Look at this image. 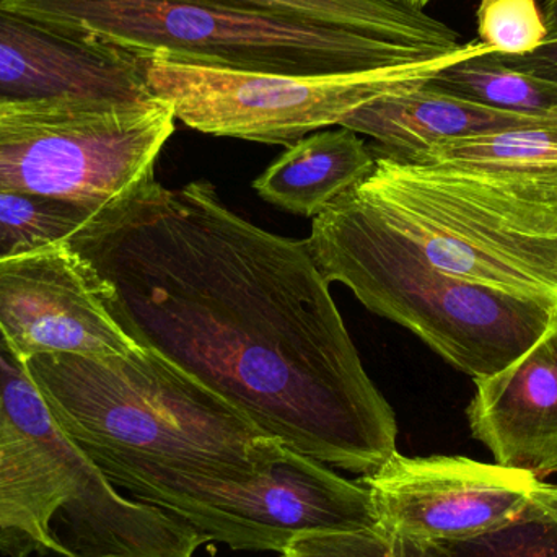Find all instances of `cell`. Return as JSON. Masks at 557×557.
Wrapping results in <instances>:
<instances>
[{
    "label": "cell",
    "instance_id": "cell-25",
    "mask_svg": "<svg viewBox=\"0 0 557 557\" xmlns=\"http://www.w3.org/2000/svg\"><path fill=\"white\" fill-rule=\"evenodd\" d=\"M0 260H2V255H0Z\"/></svg>",
    "mask_w": 557,
    "mask_h": 557
},
{
    "label": "cell",
    "instance_id": "cell-3",
    "mask_svg": "<svg viewBox=\"0 0 557 557\" xmlns=\"http://www.w3.org/2000/svg\"><path fill=\"white\" fill-rule=\"evenodd\" d=\"M208 543L172 513L120 494L0 337V555L195 557Z\"/></svg>",
    "mask_w": 557,
    "mask_h": 557
},
{
    "label": "cell",
    "instance_id": "cell-9",
    "mask_svg": "<svg viewBox=\"0 0 557 557\" xmlns=\"http://www.w3.org/2000/svg\"><path fill=\"white\" fill-rule=\"evenodd\" d=\"M134 500L159 507L209 543L240 552L284 553L313 536L376 527L369 490L271 438L260 473L247 480L170 478Z\"/></svg>",
    "mask_w": 557,
    "mask_h": 557
},
{
    "label": "cell",
    "instance_id": "cell-17",
    "mask_svg": "<svg viewBox=\"0 0 557 557\" xmlns=\"http://www.w3.org/2000/svg\"><path fill=\"white\" fill-rule=\"evenodd\" d=\"M428 84L465 100L557 121V82L509 67L494 52L447 65Z\"/></svg>",
    "mask_w": 557,
    "mask_h": 557
},
{
    "label": "cell",
    "instance_id": "cell-21",
    "mask_svg": "<svg viewBox=\"0 0 557 557\" xmlns=\"http://www.w3.org/2000/svg\"><path fill=\"white\" fill-rule=\"evenodd\" d=\"M448 546L458 557H557V512L539 513Z\"/></svg>",
    "mask_w": 557,
    "mask_h": 557
},
{
    "label": "cell",
    "instance_id": "cell-4",
    "mask_svg": "<svg viewBox=\"0 0 557 557\" xmlns=\"http://www.w3.org/2000/svg\"><path fill=\"white\" fill-rule=\"evenodd\" d=\"M352 189L442 273L557 304V170L375 157Z\"/></svg>",
    "mask_w": 557,
    "mask_h": 557
},
{
    "label": "cell",
    "instance_id": "cell-10",
    "mask_svg": "<svg viewBox=\"0 0 557 557\" xmlns=\"http://www.w3.org/2000/svg\"><path fill=\"white\" fill-rule=\"evenodd\" d=\"M360 483L376 527L392 535L457 545L539 513L557 512V484L529 471L467 457L398 450Z\"/></svg>",
    "mask_w": 557,
    "mask_h": 557
},
{
    "label": "cell",
    "instance_id": "cell-1",
    "mask_svg": "<svg viewBox=\"0 0 557 557\" xmlns=\"http://www.w3.org/2000/svg\"><path fill=\"white\" fill-rule=\"evenodd\" d=\"M117 326L285 447L369 474L398 422L310 242L235 214L206 180H147L64 242Z\"/></svg>",
    "mask_w": 557,
    "mask_h": 557
},
{
    "label": "cell",
    "instance_id": "cell-8",
    "mask_svg": "<svg viewBox=\"0 0 557 557\" xmlns=\"http://www.w3.org/2000/svg\"><path fill=\"white\" fill-rule=\"evenodd\" d=\"M483 52L493 51L476 39L429 61L318 75L227 71L143 55L150 91L185 126L290 147L323 127L339 126L363 104L421 87L447 65Z\"/></svg>",
    "mask_w": 557,
    "mask_h": 557
},
{
    "label": "cell",
    "instance_id": "cell-18",
    "mask_svg": "<svg viewBox=\"0 0 557 557\" xmlns=\"http://www.w3.org/2000/svg\"><path fill=\"white\" fill-rule=\"evenodd\" d=\"M97 211L46 196L0 191L2 258L62 245Z\"/></svg>",
    "mask_w": 557,
    "mask_h": 557
},
{
    "label": "cell",
    "instance_id": "cell-11",
    "mask_svg": "<svg viewBox=\"0 0 557 557\" xmlns=\"http://www.w3.org/2000/svg\"><path fill=\"white\" fill-rule=\"evenodd\" d=\"M0 337L23 363L45 354L126 356L140 349L64 244L0 260Z\"/></svg>",
    "mask_w": 557,
    "mask_h": 557
},
{
    "label": "cell",
    "instance_id": "cell-24",
    "mask_svg": "<svg viewBox=\"0 0 557 557\" xmlns=\"http://www.w3.org/2000/svg\"><path fill=\"white\" fill-rule=\"evenodd\" d=\"M406 2L411 3V5L416 7V9L424 10L425 7H428L429 3L434 2V0H406Z\"/></svg>",
    "mask_w": 557,
    "mask_h": 557
},
{
    "label": "cell",
    "instance_id": "cell-7",
    "mask_svg": "<svg viewBox=\"0 0 557 557\" xmlns=\"http://www.w3.org/2000/svg\"><path fill=\"white\" fill-rule=\"evenodd\" d=\"M175 121L160 100L0 101V191L98 211L153 178Z\"/></svg>",
    "mask_w": 557,
    "mask_h": 557
},
{
    "label": "cell",
    "instance_id": "cell-22",
    "mask_svg": "<svg viewBox=\"0 0 557 557\" xmlns=\"http://www.w3.org/2000/svg\"><path fill=\"white\" fill-rule=\"evenodd\" d=\"M504 64L536 77L557 82V39H548L532 54L513 58V55L496 54Z\"/></svg>",
    "mask_w": 557,
    "mask_h": 557
},
{
    "label": "cell",
    "instance_id": "cell-19",
    "mask_svg": "<svg viewBox=\"0 0 557 557\" xmlns=\"http://www.w3.org/2000/svg\"><path fill=\"white\" fill-rule=\"evenodd\" d=\"M476 25L478 41L494 54L522 58L549 38L539 0H481Z\"/></svg>",
    "mask_w": 557,
    "mask_h": 557
},
{
    "label": "cell",
    "instance_id": "cell-2",
    "mask_svg": "<svg viewBox=\"0 0 557 557\" xmlns=\"http://www.w3.org/2000/svg\"><path fill=\"white\" fill-rule=\"evenodd\" d=\"M59 428L117 491L170 478L260 473L271 437L218 393L153 350L45 354L25 362Z\"/></svg>",
    "mask_w": 557,
    "mask_h": 557
},
{
    "label": "cell",
    "instance_id": "cell-15",
    "mask_svg": "<svg viewBox=\"0 0 557 557\" xmlns=\"http://www.w3.org/2000/svg\"><path fill=\"white\" fill-rule=\"evenodd\" d=\"M375 169V156L354 131L341 127L304 137L255 180L258 195L292 214L317 218Z\"/></svg>",
    "mask_w": 557,
    "mask_h": 557
},
{
    "label": "cell",
    "instance_id": "cell-5",
    "mask_svg": "<svg viewBox=\"0 0 557 557\" xmlns=\"http://www.w3.org/2000/svg\"><path fill=\"white\" fill-rule=\"evenodd\" d=\"M308 242L330 284L346 285L474 382L516 362L557 318V304L442 273L352 188L313 218Z\"/></svg>",
    "mask_w": 557,
    "mask_h": 557
},
{
    "label": "cell",
    "instance_id": "cell-20",
    "mask_svg": "<svg viewBox=\"0 0 557 557\" xmlns=\"http://www.w3.org/2000/svg\"><path fill=\"white\" fill-rule=\"evenodd\" d=\"M282 557H458L451 546L383 532L379 527L330 533L288 546Z\"/></svg>",
    "mask_w": 557,
    "mask_h": 557
},
{
    "label": "cell",
    "instance_id": "cell-16",
    "mask_svg": "<svg viewBox=\"0 0 557 557\" xmlns=\"http://www.w3.org/2000/svg\"><path fill=\"white\" fill-rule=\"evenodd\" d=\"M255 10L444 55L457 51L460 35L406 0H205Z\"/></svg>",
    "mask_w": 557,
    "mask_h": 557
},
{
    "label": "cell",
    "instance_id": "cell-12",
    "mask_svg": "<svg viewBox=\"0 0 557 557\" xmlns=\"http://www.w3.org/2000/svg\"><path fill=\"white\" fill-rule=\"evenodd\" d=\"M149 103L144 55L62 32L0 2V101Z\"/></svg>",
    "mask_w": 557,
    "mask_h": 557
},
{
    "label": "cell",
    "instance_id": "cell-23",
    "mask_svg": "<svg viewBox=\"0 0 557 557\" xmlns=\"http://www.w3.org/2000/svg\"><path fill=\"white\" fill-rule=\"evenodd\" d=\"M545 16L548 39H557V0H539Z\"/></svg>",
    "mask_w": 557,
    "mask_h": 557
},
{
    "label": "cell",
    "instance_id": "cell-6",
    "mask_svg": "<svg viewBox=\"0 0 557 557\" xmlns=\"http://www.w3.org/2000/svg\"><path fill=\"white\" fill-rule=\"evenodd\" d=\"M0 2L62 32L136 54L227 71L341 74L442 58L344 29L205 0Z\"/></svg>",
    "mask_w": 557,
    "mask_h": 557
},
{
    "label": "cell",
    "instance_id": "cell-14",
    "mask_svg": "<svg viewBox=\"0 0 557 557\" xmlns=\"http://www.w3.org/2000/svg\"><path fill=\"white\" fill-rule=\"evenodd\" d=\"M339 126L375 139L376 146L370 147L373 156L409 162L448 140L557 126V121L465 100L425 82L412 90L363 104Z\"/></svg>",
    "mask_w": 557,
    "mask_h": 557
},
{
    "label": "cell",
    "instance_id": "cell-13",
    "mask_svg": "<svg viewBox=\"0 0 557 557\" xmlns=\"http://www.w3.org/2000/svg\"><path fill=\"white\" fill-rule=\"evenodd\" d=\"M467 409L471 434L496 463L540 480L557 474V318L503 372L476 380Z\"/></svg>",
    "mask_w": 557,
    "mask_h": 557
}]
</instances>
